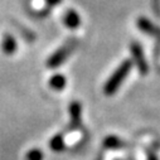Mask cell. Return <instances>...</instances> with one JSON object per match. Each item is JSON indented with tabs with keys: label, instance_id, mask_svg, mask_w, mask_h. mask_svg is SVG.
<instances>
[{
	"label": "cell",
	"instance_id": "6",
	"mask_svg": "<svg viewBox=\"0 0 160 160\" xmlns=\"http://www.w3.org/2000/svg\"><path fill=\"white\" fill-rule=\"evenodd\" d=\"M64 23L69 28H76L79 24V17H78V14L76 12H73V10H69L66 14V17H64Z\"/></svg>",
	"mask_w": 160,
	"mask_h": 160
},
{
	"label": "cell",
	"instance_id": "2",
	"mask_svg": "<svg viewBox=\"0 0 160 160\" xmlns=\"http://www.w3.org/2000/svg\"><path fill=\"white\" fill-rule=\"evenodd\" d=\"M68 48H61L58 52H56L51 58H49V61H48V66L49 67H57V66H59L64 59H66V57L68 56Z\"/></svg>",
	"mask_w": 160,
	"mask_h": 160
},
{
	"label": "cell",
	"instance_id": "10",
	"mask_svg": "<svg viewBox=\"0 0 160 160\" xmlns=\"http://www.w3.org/2000/svg\"><path fill=\"white\" fill-rule=\"evenodd\" d=\"M27 160H43V152L39 149H32L27 154Z\"/></svg>",
	"mask_w": 160,
	"mask_h": 160
},
{
	"label": "cell",
	"instance_id": "4",
	"mask_svg": "<svg viewBox=\"0 0 160 160\" xmlns=\"http://www.w3.org/2000/svg\"><path fill=\"white\" fill-rule=\"evenodd\" d=\"M69 113L72 117V125L78 126L79 125V120H81V106L78 102H73L69 107Z\"/></svg>",
	"mask_w": 160,
	"mask_h": 160
},
{
	"label": "cell",
	"instance_id": "5",
	"mask_svg": "<svg viewBox=\"0 0 160 160\" xmlns=\"http://www.w3.org/2000/svg\"><path fill=\"white\" fill-rule=\"evenodd\" d=\"M49 146L53 151H63L64 148H66V144H64V139L62 135H56L52 138L51 142H49Z\"/></svg>",
	"mask_w": 160,
	"mask_h": 160
},
{
	"label": "cell",
	"instance_id": "1",
	"mask_svg": "<svg viewBox=\"0 0 160 160\" xmlns=\"http://www.w3.org/2000/svg\"><path fill=\"white\" fill-rule=\"evenodd\" d=\"M130 67H131V63L126 61V62H124L121 66L117 68V71L111 76V78L108 79V82L105 86V90L103 91H105L106 95H112V93H115L117 91L118 86L121 85V82H122L124 77L129 73Z\"/></svg>",
	"mask_w": 160,
	"mask_h": 160
},
{
	"label": "cell",
	"instance_id": "8",
	"mask_svg": "<svg viewBox=\"0 0 160 160\" xmlns=\"http://www.w3.org/2000/svg\"><path fill=\"white\" fill-rule=\"evenodd\" d=\"M49 85L52 88L57 90V91H61L64 86H66V78L61 74H56L51 78V81H49Z\"/></svg>",
	"mask_w": 160,
	"mask_h": 160
},
{
	"label": "cell",
	"instance_id": "11",
	"mask_svg": "<svg viewBox=\"0 0 160 160\" xmlns=\"http://www.w3.org/2000/svg\"><path fill=\"white\" fill-rule=\"evenodd\" d=\"M148 158H149V160H158V158H156V155L155 154H152V152H148Z\"/></svg>",
	"mask_w": 160,
	"mask_h": 160
},
{
	"label": "cell",
	"instance_id": "7",
	"mask_svg": "<svg viewBox=\"0 0 160 160\" xmlns=\"http://www.w3.org/2000/svg\"><path fill=\"white\" fill-rule=\"evenodd\" d=\"M124 145L125 144L116 136H108L103 141V146L107 148V149H120V148H122Z\"/></svg>",
	"mask_w": 160,
	"mask_h": 160
},
{
	"label": "cell",
	"instance_id": "12",
	"mask_svg": "<svg viewBox=\"0 0 160 160\" xmlns=\"http://www.w3.org/2000/svg\"><path fill=\"white\" fill-rule=\"evenodd\" d=\"M47 3L51 4V5H57L61 3V0H47Z\"/></svg>",
	"mask_w": 160,
	"mask_h": 160
},
{
	"label": "cell",
	"instance_id": "3",
	"mask_svg": "<svg viewBox=\"0 0 160 160\" xmlns=\"http://www.w3.org/2000/svg\"><path fill=\"white\" fill-rule=\"evenodd\" d=\"M3 51L7 54H13L17 51V42H15V39L12 35H9V34L4 35V38H3Z\"/></svg>",
	"mask_w": 160,
	"mask_h": 160
},
{
	"label": "cell",
	"instance_id": "9",
	"mask_svg": "<svg viewBox=\"0 0 160 160\" xmlns=\"http://www.w3.org/2000/svg\"><path fill=\"white\" fill-rule=\"evenodd\" d=\"M139 25H140V28H141L144 32H146V33H150V34H159V30H156V28H154V27L151 25V23H149V22L145 20V19L140 20V22H139Z\"/></svg>",
	"mask_w": 160,
	"mask_h": 160
}]
</instances>
